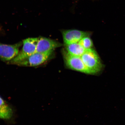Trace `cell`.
<instances>
[{"instance_id":"cell-6","label":"cell","mask_w":125,"mask_h":125,"mask_svg":"<svg viewBox=\"0 0 125 125\" xmlns=\"http://www.w3.org/2000/svg\"><path fill=\"white\" fill-rule=\"evenodd\" d=\"M22 45L21 42L12 45L0 43V59L5 62L11 60L18 54L19 48Z\"/></svg>"},{"instance_id":"cell-9","label":"cell","mask_w":125,"mask_h":125,"mask_svg":"<svg viewBox=\"0 0 125 125\" xmlns=\"http://www.w3.org/2000/svg\"><path fill=\"white\" fill-rule=\"evenodd\" d=\"M65 50L68 53L72 55L81 57L86 50L79 42L65 45Z\"/></svg>"},{"instance_id":"cell-10","label":"cell","mask_w":125,"mask_h":125,"mask_svg":"<svg viewBox=\"0 0 125 125\" xmlns=\"http://www.w3.org/2000/svg\"><path fill=\"white\" fill-rule=\"evenodd\" d=\"M79 43L86 50L93 48V42L90 36L84 37L80 41Z\"/></svg>"},{"instance_id":"cell-8","label":"cell","mask_w":125,"mask_h":125,"mask_svg":"<svg viewBox=\"0 0 125 125\" xmlns=\"http://www.w3.org/2000/svg\"><path fill=\"white\" fill-rule=\"evenodd\" d=\"M13 115L11 107L7 104L0 96V118L4 120L10 119Z\"/></svg>"},{"instance_id":"cell-4","label":"cell","mask_w":125,"mask_h":125,"mask_svg":"<svg viewBox=\"0 0 125 125\" xmlns=\"http://www.w3.org/2000/svg\"><path fill=\"white\" fill-rule=\"evenodd\" d=\"M38 38H31L23 41V46L21 51L19 52L16 57L9 62L16 64L29 57L36 52Z\"/></svg>"},{"instance_id":"cell-3","label":"cell","mask_w":125,"mask_h":125,"mask_svg":"<svg viewBox=\"0 0 125 125\" xmlns=\"http://www.w3.org/2000/svg\"><path fill=\"white\" fill-rule=\"evenodd\" d=\"M62 53L65 65L67 68L85 74H91L81 57L72 55L68 53L65 49L62 50Z\"/></svg>"},{"instance_id":"cell-2","label":"cell","mask_w":125,"mask_h":125,"mask_svg":"<svg viewBox=\"0 0 125 125\" xmlns=\"http://www.w3.org/2000/svg\"><path fill=\"white\" fill-rule=\"evenodd\" d=\"M54 50L44 52H36L20 61L15 65L19 66L33 67L42 64L51 58Z\"/></svg>"},{"instance_id":"cell-7","label":"cell","mask_w":125,"mask_h":125,"mask_svg":"<svg viewBox=\"0 0 125 125\" xmlns=\"http://www.w3.org/2000/svg\"><path fill=\"white\" fill-rule=\"evenodd\" d=\"M62 46L57 41L44 37H39L37 45L36 52H44L54 50Z\"/></svg>"},{"instance_id":"cell-5","label":"cell","mask_w":125,"mask_h":125,"mask_svg":"<svg viewBox=\"0 0 125 125\" xmlns=\"http://www.w3.org/2000/svg\"><path fill=\"white\" fill-rule=\"evenodd\" d=\"M62 33L64 46L79 42L84 37L91 35L90 32L76 29L63 30Z\"/></svg>"},{"instance_id":"cell-1","label":"cell","mask_w":125,"mask_h":125,"mask_svg":"<svg viewBox=\"0 0 125 125\" xmlns=\"http://www.w3.org/2000/svg\"><path fill=\"white\" fill-rule=\"evenodd\" d=\"M81 58L91 74H99L104 69V65L97 52L93 48L86 50Z\"/></svg>"}]
</instances>
